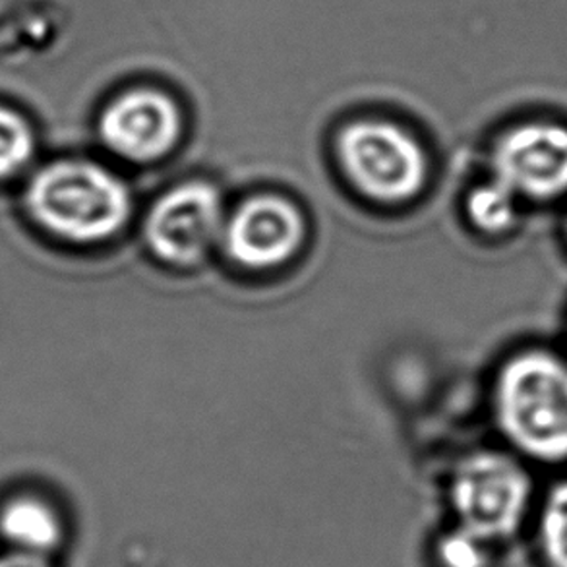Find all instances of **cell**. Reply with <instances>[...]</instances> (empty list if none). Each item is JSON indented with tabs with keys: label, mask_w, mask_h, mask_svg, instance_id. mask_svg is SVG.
<instances>
[{
	"label": "cell",
	"mask_w": 567,
	"mask_h": 567,
	"mask_svg": "<svg viewBox=\"0 0 567 567\" xmlns=\"http://www.w3.org/2000/svg\"><path fill=\"white\" fill-rule=\"evenodd\" d=\"M492 419L523 461L567 463V359L546 347H525L496 370Z\"/></svg>",
	"instance_id": "6da1fadb"
},
{
	"label": "cell",
	"mask_w": 567,
	"mask_h": 567,
	"mask_svg": "<svg viewBox=\"0 0 567 567\" xmlns=\"http://www.w3.org/2000/svg\"><path fill=\"white\" fill-rule=\"evenodd\" d=\"M28 206L56 237L97 243L123 229L131 194L121 178L87 162L47 165L31 181Z\"/></svg>",
	"instance_id": "7a4b0ae2"
},
{
	"label": "cell",
	"mask_w": 567,
	"mask_h": 567,
	"mask_svg": "<svg viewBox=\"0 0 567 567\" xmlns=\"http://www.w3.org/2000/svg\"><path fill=\"white\" fill-rule=\"evenodd\" d=\"M514 452L483 450L467 455L450 484L455 523L502 546L517 537L535 512V484Z\"/></svg>",
	"instance_id": "3957f363"
},
{
	"label": "cell",
	"mask_w": 567,
	"mask_h": 567,
	"mask_svg": "<svg viewBox=\"0 0 567 567\" xmlns=\"http://www.w3.org/2000/svg\"><path fill=\"white\" fill-rule=\"evenodd\" d=\"M338 154L351 183L362 194L385 204L413 198L426 178L422 147L395 124H349L339 136Z\"/></svg>",
	"instance_id": "277c9868"
},
{
	"label": "cell",
	"mask_w": 567,
	"mask_h": 567,
	"mask_svg": "<svg viewBox=\"0 0 567 567\" xmlns=\"http://www.w3.org/2000/svg\"><path fill=\"white\" fill-rule=\"evenodd\" d=\"M491 177L527 204L567 198V124L533 118L514 124L492 144Z\"/></svg>",
	"instance_id": "5b68a950"
},
{
	"label": "cell",
	"mask_w": 567,
	"mask_h": 567,
	"mask_svg": "<svg viewBox=\"0 0 567 567\" xmlns=\"http://www.w3.org/2000/svg\"><path fill=\"white\" fill-rule=\"evenodd\" d=\"M221 198L207 183H186L163 194L146 219L147 245L162 260L192 266L223 235Z\"/></svg>",
	"instance_id": "8992f818"
},
{
	"label": "cell",
	"mask_w": 567,
	"mask_h": 567,
	"mask_svg": "<svg viewBox=\"0 0 567 567\" xmlns=\"http://www.w3.org/2000/svg\"><path fill=\"white\" fill-rule=\"evenodd\" d=\"M183 118L177 103L155 90H132L116 97L100 121V134L113 154L150 163L177 144Z\"/></svg>",
	"instance_id": "52a82bcc"
},
{
	"label": "cell",
	"mask_w": 567,
	"mask_h": 567,
	"mask_svg": "<svg viewBox=\"0 0 567 567\" xmlns=\"http://www.w3.org/2000/svg\"><path fill=\"white\" fill-rule=\"evenodd\" d=\"M305 221L291 202L279 196H256L238 207L223 227L230 258L246 268H274L297 252Z\"/></svg>",
	"instance_id": "ba28073f"
},
{
	"label": "cell",
	"mask_w": 567,
	"mask_h": 567,
	"mask_svg": "<svg viewBox=\"0 0 567 567\" xmlns=\"http://www.w3.org/2000/svg\"><path fill=\"white\" fill-rule=\"evenodd\" d=\"M0 537L10 550L47 556L61 546V517L43 499L18 496L0 509Z\"/></svg>",
	"instance_id": "9c48e42d"
},
{
	"label": "cell",
	"mask_w": 567,
	"mask_h": 567,
	"mask_svg": "<svg viewBox=\"0 0 567 567\" xmlns=\"http://www.w3.org/2000/svg\"><path fill=\"white\" fill-rule=\"evenodd\" d=\"M530 522L540 566L567 567V478L556 481L538 499Z\"/></svg>",
	"instance_id": "30bf717a"
},
{
	"label": "cell",
	"mask_w": 567,
	"mask_h": 567,
	"mask_svg": "<svg viewBox=\"0 0 567 567\" xmlns=\"http://www.w3.org/2000/svg\"><path fill=\"white\" fill-rule=\"evenodd\" d=\"M522 209V199L492 177L475 186L467 198L468 221L488 237H502L515 229Z\"/></svg>",
	"instance_id": "8fae6325"
},
{
	"label": "cell",
	"mask_w": 567,
	"mask_h": 567,
	"mask_svg": "<svg viewBox=\"0 0 567 567\" xmlns=\"http://www.w3.org/2000/svg\"><path fill=\"white\" fill-rule=\"evenodd\" d=\"M499 546L455 523L436 543L440 567H494Z\"/></svg>",
	"instance_id": "7c38bea8"
},
{
	"label": "cell",
	"mask_w": 567,
	"mask_h": 567,
	"mask_svg": "<svg viewBox=\"0 0 567 567\" xmlns=\"http://www.w3.org/2000/svg\"><path fill=\"white\" fill-rule=\"evenodd\" d=\"M33 154V134L22 116L0 107V178L12 177Z\"/></svg>",
	"instance_id": "4fadbf2b"
},
{
	"label": "cell",
	"mask_w": 567,
	"mask_h": 567,
	"mask_svg": "<svg viewBox=\"0 0 567 567\" xmlns=\"http://www.w3.org/2000/svg\"><path fill=\"white\" fill-rule=\"evenodd\" d=\"M0 567H53L51 561L47 560V556H39V554L18 553V550H10V553L0 556Z\"/></svg>",
	"instance_id": "5bb4252c"
},
{
	"label": "cell",
	"mask_w": 567,
	"mask_h": 567,
	"mask_svg": "<svg viewBox=\"0 0 567 567\" xmlns=\"http://www.w3.org/2000/svg\"><path fill=\"white\" fill-rule=\"evenodd\" d=\"M564 237H566V245H567V215H566V221H564Z\"/></svg>",
	"instance_id": "9a60e30c"
}]
</instances>
